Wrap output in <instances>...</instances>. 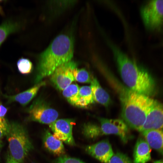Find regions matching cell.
Wrapping results in <instances>:
<instances>
[{"label": "cell", "instance_id": "obj_1", "mask_svg": "<svg viewBox=\"0 0 163 163\" xmlns=\"http://www.w3.org/2000/svg\"><path fill=\"white\" fill-rule=\"evenodd\" d=\"M74 40L70 34L63 33L56 36L39 55L36 79L37 83L51 75L62 65L72 60Z\"/></svg>", "mask_w": 163, "mask_h": 163}, {"label": "cell", "instance_id": "obj_2", "mask_svg": "<svg viewBox=\"0 0 163 163\" xmlns=\"http://www.w3.org/2000/svg\"><path fill=\"white\" fill-rule=\"evenodd\" d=\"M121 78L129 89L148 96L155 93L154 81L149 73L116 46L110 44Z\"/></svg>", "mask_w": 163, "mask_h": 163}, {"label": "cell", "instance_id": "obj_3", "mask_svg": "<svg viewBox=\"0 0 163 163\" xmlns=\"http://www.w3.org/2000/svg\"><path fill=\"white\" fill-rule=\"evenodd\" d=\"M122 105V116L131 127L139 131L142 126L155 100L118 84H113Z\"/></svg>", "mask_w": 163, "mask_h": 163}, {"label": "cell", "instance_id": "obj_4", "mask_svg": "<svg viewBox=\"0 0 163 163\" xmlns=\"http://www.w3.org/2000/svg\"><path fill=\"white\" fill-rule=\"evenodd\" d=\"M6 136L10 155L19 163H22L33 148L25 128L17 122H8Z\"/></svg>", "mask_w": 163, "mask_h": 163}, {"label": "cell", "instance_id": "obj_5", "mask_svg": "<svg viewBox=\"0 0 163 163\" xmlns=\"http://www.w3.org/2000/svg\"><path fill=\"white\" fill-rule=\"evenodd\" d=\"M141 14L147 29L159 30L163 26V0L149 1L142 8Z\"/></svg>", "mask_w": 163, "mask_h": 163}, {"label": "cell", "instance_id": "obj_6", "mask_svg": "<svg viewBox=\"0 0 163 163\" xmlns=\"http://www.w3.org/2000/svg\"><path fill=\"white\" fill-rule=\"evenodd\" d=\"M28 111L31 120L43 124H50L57 120L59 116L56 110L39 100L34 102Z\"/></svg>", "mask_w": 163, "mask_h": 163}, {"label": "cell", "instance_id": "obj_7", "mask_svg": "<svg viewBox=\"0 0 163 163\" xmlns=\"http://www.w3.org/2000/svg\"><path fill=\"white\" fill-rule=\"evenodd\" d=\"M76 63L71 60L58 67L51 75L52 83L60 91H63L75 81L73 74Z\"/></svg>", "mask_w": 163, "mask_h": 163}, {"label": "cell", "instance_id": "obj_8", "mask_svg": "<svg viewBox=\"0 0 163 163\" xmlns=\"http://www.w3.org/2000/svg\"><path fill=\"white\" fill-rule=\"evenodd\" d=\"M75 124V120L72 119H62L56 120L49 124V126L55 138L73 146L75 145L72 132Z\"/></svg>", "mask_w": 163, "mask_h": 163}, {"label": "cell", "instance_id": "obj_9", "mask_svg": "<svg viewBox=\"0 0 163 163\" xmlns=\"http://www.w3.org/2000/svg\"><path fill=\"white\" fill-rule=\"evenodd\" d=\"M98 119L103 134L117 135L123 143L127 142L129 138L130 133L127 126L123 120L103 118H99Z\"/></svg>", "mask_w": 163, "mask_h": 163}, {"label": "cell", "instance_id": "obj_10", "mask_svg": "<svg viewBox=\"0 0 163 163\" xmlns=\"http://www.w3.org/2000/svg\"><path fill=\"white\" fill-rule=\"evenodd\" d=\"M163 128V104L155 101L147 115L143 125L139 131L151 129H162Z\"/></svg>", "mask_w": 163, "mask_h": 163}, {"label": "cell", "instance_id": "obj_11", "mask_svg": "<svg viewBox=\"0 0 163 163\" xmlns=\"http://www.w3.org/2000/svg\"><path fill=\"white\" fill-rule=\"evenodd\" d=\"M85 150L91 156L104 163H108L113 155L111 145L106 139L88 146Z\"/></svg>", "mask_w": 163, "mask_h": 163}, {"label": "cell", "instance_id": "obj_12", "mask_svg": "<svg viewBox=\"0 0 163 163\" xmlns=\"http://www.w3.org/2000/svg\"><path fill=\"white\" fill-rule=\"evenodd\" d=\"M46 82L41 81L33 87L23 92L12 95L2 94L9 103L17 102L23 106L28 104L35 96L41 87L45 85Z\"/></svg>", "mask_w": 163, "mask_h": 163}, {"label": "cell", "instance_id": "obj_13", "mask_svg": "<svg viewBox=\"0 0 163 163\" xmlns=\"http://www.w3.org/2000/svg\"><path fill=\"white\" fill-rule=\"evenodd\" d=\"M151 149L145 140L139 138L135 147L133 157L134 163H146L151 159Z\"/></svg>", "mask_w": 163, "mask_h": 163}, {"label": "cell", "instance_id": "obj_14", "mask_svg": "<svg viewBox=\"0 0 163 163\" xmlns=\"http://www.w3.org/2000/svg\"><path fill=\"white\" fill-rule=\"evenodd\" d=\"M142 133L150 147L163 155V129H151Z\"/></svg>", "mask_w": 163, "mask_h": 163}, {"label": "cell", "instance_id": "obj_15", "mask_svg": "<svg viewBox=\"0 0 163 163\" xmlns=\"http://www.w3.org/2000/svg\"><path fill=\"white\" fill-rule=\"evenodd\" d=\"M43 141L45 147L51 153L58 155H61L64 153V148L62 141L55 138L49 131L45 132Z\"/></svg>", "mask_w": 163, "mask_h": 163}, {"label": "cell", "instance_id": "obj_16", "mask_svg": "<svg viewBox=\"0 0 163 163\" xmlns=\"http://www.w3.org/2000/svg\"><path fill=\"white\" fill-rule=\"evenodd\" d=\"M91 83L94 101L105 106H108L111 102L108 94L101 86L96 78H92Z\"/></svg>", "mask_w": 163, "mask_h": 163}, {"label": "cell", "instance_id": "obj_17", "mask_svg": "<svg viewBox=\"0 0 163 163\" xmlns=\"http://www.w3.org/2000/svg\"><path fill=\"white\" fill-rule=\"evenodd\" d=\"M78 98L77 107L86 108L93 104L94 100L91 86H84L80 87Z\"/></svg>", "mask_w": 163, "mask_h": 163}, {"label": "cell", "instance_id": "obj_18", "mask_svg": "<svg viewBox=\"0 0 163 163\" xmlns=\"http://www.w3.org/2000/svg\"><path fill=\"white\" fill-rule=\"evenodd\" d=\"M21 24L19 21L8 20L0 25V45L10 34L20 29Z\"/></svg>", "mask_w": 163, "mask_h": 163}, {"label": "cell", "instance_id": "obj_19", "mask_svg": "<svg viewBox=\"0 0 163 163\" xmlns=\"http://www.w3.org/2000/svg\"><path fill=\"white\" fill-rule=\"evenodd\" d=\"M79 88L77 84H72L62 91V94L68 102L76 107L78 99Z\"/></svg>", "mask_w": 163, "mask_h": 163}, {"label": "cell", "instance_id": "obj_20", "mask_svg": "<svg viewBox=\"0 0 163 163\" xmlns=\"http://www.w3.org/2000/svg\"><path fill=\"white\" fill-rule=\"evenodd\" d=\"M82 132L86 138L91 139H95L103 135L101 127L91 123H87L84 125Z\"/></svg>", "mask_w": 163, "mask_h": 163}, {"label": "cell", "instance_id": "obj_21", "mask_svg": "<svg viewBox=\"0 0 163 163\" xmlns=\"http://www.w3.org/2000/svg\"><path fill=\"white\" fill-rule=\"evenodd\" d=\"M75 1H51L48 3L52 13L57 14L69 8L75 3Z\"/></svg>", "mask_w": 163, "mask_h": 163}, {"label": "cell", "instance_id": "obj_22", "mask_svg": "<svg viewBox=\"0 0 163 163\" xmlns=\"http://www.w3.org/2000/svg\"><path fill=\"white\" fill-rule=\"evenodd\" d=\"M73 74L75 80L82 83H91L92 78L89 73L85 69H78L77 67L73 70Z\"/></svg>", "mask_w": 163, "mask_h": 163}, {"label": "cell", "instance_id": "obj_23", "mask_svg": "<svg viewBox=\"0 0 163 163\" xmlns=\"http://www.w3.org/2000/svg\"><path fill=\"white\" fill-rule=\"evenodd\" d=\"M19 72L24 74H28L31 72L33 68L31 62L29 59L22 58L19 59L17 63Z\"/></svg>", "mask_w": 163, "mask_h": 163}, {"label": "cell", "instance_id": "obj_24", "mask_svg": "<svg viewBox=\"0 0 163 163\" xmlns=\"http://www.w3.org/2000/svg\"><path fill=\"white\" fill-rule=\"evenodd\" d=\"M108 163H133L126 155L119 152L113 154Z\"/></svg>", "mask_w": 163, "mask_h": 163}, {"label": "cell", "instance_id": "obj_25", "mask_svg": "<svg viewBox=\"0 0 163 163\" xmlns=\"http://www.w3.org/2000/svg\"><path fill=\"white\" fill-rule=\"evenodd\" d=\"M53 163H85L82 160L76 158L65 155H61L56 159Z\"/></svg>", "mask_w": 163, "mask_h": 163}, {"label": "cell", "instance_id": "obj_26", "mask_svg": "<svg viewBox=\"0 0 163 163\" xmlns=\"http://www.w3.org/2000/svg\"><path fill=\"white\" fill-rule=\"evenodd\" d=\"M8 109L0 102V126L2 127L7 128L8 122L5 118Z\"/></svg>", "mask_w": 163, "mask_h": 163}, {"label": "cell", "instance_id": "obj_27", "mask_svg": "<svg viewBox=\"0 0 163 163\" xmlns=\"http://www.w3.org/2000/svg\"><path fill=\"white\" fill-rule=\"evenodd\" d=\"M7 163H19L14 160L10 155H8L7 158Z\"/></svg>", "mask_w": 163, "mask_h": 163}, {"label": "cell", "instance_id": "obj_28", "mask_svg": "<svg viewBox=\"0 0 163 163\" xmlns=\"http://www.w3.org/2000/svg\"><path fill=\"white\" fill-rule=\"evenodd\" d=\"M7 131L3 129L0 126V141L4 137V136L6 135Z\"/></svg>", "mask_w": 163, "mask_h": 163}, {"label": "cell", "instance_id": "obj_29", "mask_svg": "<svg viewBox=\"0 0 163 163\" xmlns=\"http://www.w3.org/2000/svg\"><path fill=\"white\" fill-rule=\"evenodd\" d=\"M153 163H163V159L155 161Z\"/></svg>", "mask_w": 163, "mask_h": 163}, {"label": "cell", "instance_id": "obj_30", "mask_svg": "<svg viewBox=\"0 0 163 163\" xmlns=\"http://www.w3.org/2000/svg\"><path fill=\"white\" fill-rule=\"evenodd\" d=\"M2 145L1 144V142L0 141V151H1V148L2 147Z\"/></svg>", "mask_w": 163, "mask_h": 163}]
</instances>
